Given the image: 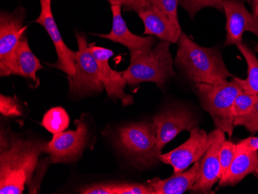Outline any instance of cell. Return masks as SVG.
Returning a JSON list of instances; mask_svg holds the SVG:
<instances>
[{
	"mask_svg": "<svg viewBox=\"0 0 258 194\" xmlns=\"http://www.w3.org/2000/svg\"><path fill=\"white\" fill-rule=\"evenodd\" d=\"M156 128V151L162 150L182 131L190 132L198 121L192 113L183 108H172L155 115L152 118Z\"/></svg>",
	"mask_w": 258,
	"mask_h": 194,
	"instance_id": "11",
	"label": "cell"
},
{
	"mask_svg": "<svg viewBox=\"0 0 258 194\" xmlns=\"http://www.w3.org/2000/svg\"><path fill=\"white\" fill-rule=\"evenodd\" d=\"M111 10L113 17L111 32L108 34H97V36L122 44L130 50V53L145 51L153 47L156 43V38L137 36L129 30L121 15V6L111 5Z\"/></svg>",
	"mask_w": 258,
	"mask_h": 194,
	"instance_id": "15",
	"label": "cell"
},
{
	"mask_svg": "<svg viewBox=\"0 0 258 194\" xmlns=\"http://www.w3.org/2000/svg\"><path fill=\"white\" fill-rule=\"evenodd\" d=\"M237 147L243 150L258 152V137H249L241 140L237 143Z\"/></svg>",
	"mask_w": 258,
	"mask_h": 194,
	"instance_id": "31",
	"label": "cell"
},
{
	"mask_svg": "<svg viewBox=\"0 0 258 194\" xmlns=\"http://www.w3.org/2000/svg\"><path fill=\"white\" fill-rule=\"evenodd\" d=\"M156 141L154 123L137 122L120 128L116 143L135 163L151 166L160 161L161 154L156 151Z\"/></svg>",
	"mask_w": 258,
	"mask_h": 194,
	"instance_id": "5",
	"label": "cell"
},
{
	"mask_svg": "<svg viewBox=\"0 0 258 194\" xmlns=\"http://www.w3.org/2000/svg\"><path fill=\"white\" fill-rule=\"evenodd\" d=\"M88 49L96 59L99 68L100 80L108 96L113 99L120 100L124 107L134 103L133 97L127 95L124 91L127 84L123 77L122 72H117L110 66V58L114 55L112 50L98 47L95 43L88 45Z\"/></svg>",
	"mask_w": 258,
	"mask_h": 194,
	"instance_id": "12",
	"label": "cell"
},
{
	"mask_svg": "<svg viewBox=\"0 0 258 194\" xmlns=\"http://www.w3.org/2000/svg\"><path fill=\"white\" fill-rule=\"evenodd\" d=\"M237 154V144L225 140L222 145L220 153L221 177L225 174Z\"/></svg>",
	"mask_w": 258,
	"mask_h": 194,
	"instance_id": "25",
	"label": "cell"
},
{
	"mask_svg": "<svg viewBox=\"0 0 258 194\" xmlns=\"http://www.w3.org/2000/svg\"><path fill=\"white\" fill-rule=\"evenodd\" d=\"M43 67L36 55L32 52L27 37H23L17 47L10 68V75H18L39 84L37 72Z\"/></svg>",
	"mask_w": 258,
	"mask_h": 194,
	"instance_id": "19",
	"label": "cell"
},
{
	"mask_svg": "<svg viewBox=\"0 0 258 194\" xmlns=\"http://www.w3.org/2000/svg\"><path fill=\"white\" fill-rule=\"evenodd\" d=\"M40 14L35 23L40 24L48 33L58 56L56 63L50 66L62 71L68 76H73L75 75V51L71 50L62 39L52 13L51 0H40Z\"/></svg>",
	"mask_w": 258,
	"mask_h": 194,
	"instance_id": "13",
	"label": "cell"
},
{
	"mask_svg": "<svg viewBox=\"0 0 258 194\" xmlns=\"http://www.w3.org/2000/svg\"><path fill=\"white\" fill-rule=\"evenodd\" d=\"M138 15L145 26L144 34L156 36L163 41L176 43L179 40L182 30L171 21L166 14L151 4L141 10Z\"/></svg>",
	"mask_w": 258,
	"mask_h": 194,
	"instance_id": "16",
	"label": "cell"
},
{
	"mask_svg": "<svg viewBox=\"0 0 258 194\" xmlns=\"http://www.w3.org/2000/svg\"><path fill=\"white\" fill-rule=\"evenodd\" d=\"M149 1L158 10L166 14L171 21L181 30L177 13L179 0H149Z\"/></svg>",
	"mask_w": 258,
	"mask_h": 194,
	"instance_id": "24",
	"label": "cell"
},
{
	"mask_svg": "<svg viewBox=\"0 0 258 194\" xmlns=\"http://www.w3.org/2000/svg\"><path fill=\"white\" fill-rule=\"evenodd\" d=\"M201 162L197 161L194 166L182 173L173 174L167 179L154 178L148 181L147 184L154 190L155 194H182L191 190L200 172Z\"/></svg>",
	"mask_w": 258,
	"mask_h": 194,
	"instance_id": "17",
	"label": "cell"
},
{
	"mask_svg": "<svg viewBox=\"0 0 258 194\" xmlns=\"http://www.w3.org/2000/svg\"><path fill=\"white\" fill-rule=\"evenodd\" d=\"M75 36L78 50L75 51V75L68 76L70 91L78 95L101 93L104 88L100 80L96 59L88 49L86 37L79 32Z\"/></svg>",
	"mask_w": 258,
	"mask_h": 194,
	"instance_id": "6",
	"label": "cell"
},
{
	"mask_svg": "<svg viewBox=\"0 0 258 194\" xmlns=\"http://www.w3.org/2000/svg\"><path fill=\"white\" fill-rule=\"evenodd\" d=\"M114 194H155L149 184L140 183H112Z\"/></svg>",
	"mask_w": 258,
	"mask_h": 194,
	"instance_id": "26",
	"label": "cell"
},
{
	"mask_svg": "<svg viewBox=\"0 0 258 194\" xmlns=\"http://www.w3.org/2000/svg\"><path fill=\"white\" fill-rule=\"evenodd\" d=\"M170 43L161 40L151 50L130 53V65L122 72L127 85L135 87L144 82H152L163 89L175 75L173 60L169 51Z\"/></svg>",
	"mask_w": 258,
	"mask_h": 194,
	"instance_id": "3",
	"label": "cell"
},
{
	"mask_svg": "<svg viewBox=\"0 0 258 194\" xmlns=\"http://www.w3.org/2000/svg\"><path fill=\"white\" fill-rule=\"evenodd\" d=\"M179 5L186 11L191 18L202 9L212 7L224 12V0H179Z\"/></svg>",
	"mask_w": 258,
	"mask_h": 194,
	"instance_id": "22",
	"label": "cell"
},
{
	"mask_svg": "<svg viewBox=\"0 0 258 194\" xmlns=\"http://www.w3.org/2000/svg\"><path fill=\"white\" fill-rule=\"evenodd\" d=\"M224 12L227 19L226 45L241 43L244 32L253 33L258 37V20L241 0H224Z\"/></svg>",
	"mask_w": 258,
	"mask_h": 194,
	"instance_id": "14",
	"label": "cell"
},
{
	"mask_svg": "<svg viewBox=\"0 0 258 194\" xmlns=\"http://www.w3.org/2000/svg\"><path fill=\"white\" fill-rule=\"evenodd\" d=\"M77 128L54 134L47 143V153L52 163H71L82 156L88 140V128L84 120L75 121Z\"/></svg>",
	"mask_w": 258,
	"mask_h": 194,
	"instance_id": "8",
	"label": "cell"
},
{
	"mask_svg": "<svg viewBox=\"0 0 258 194\" xmlns=\"http://www.w3.org/2000/svg\"><path fill=\"white\" fill-rule=\"evenodd\" d=\"M234 125L243 126L251 133L258 132V98L251 111L247 115L234 118Z\"/></svg>",
	"mask_w": 258,
	"mask_h": 194,
	"instance_id": "27",
	"label": "cell"
},
{
	"mask_svg": "<svg viewBox=\"0 0 258 194\" xmlns=\"http://www.w3.org/2000/svg\"><path fill=\"white\" fill-rule=\"evenodd\" d=\"M237 48L244 57L247 64V78L238 80L243 91L253 95H258V59L253 52L243 42L237 45Z\"/></svg>",
	"mask_w": 258,
	"mask_h": 194,
	"instance_id": "20",
	"label": "cell"
},
{
	"mask_svg": "<svg viewBox=\"0 0 258 194\" xmlns=\"http://www.w3.org/2000/svg\"><path fill=\"white\" fill-rule=\"evenodd\" d=\"M252 7H253V15L258 20V0H252Z\"/></svg>",
	"mask_w": 258,
	"mask_h": 194,
	"instance_id": "32",
	"label": "cell"
},
{
	"mask_svg": "<svg viewBox=\"0 0 258 194\" xmlns=\"http://www.w3.org/2000/svg\"><path fill=\"white\" fill-rule=\"evenodd\" d=\"M258 168V152L237 147V154L228 170L220 178L219 186H234Z\"/></svg>",
	"mask_w": 258,
	"mask_h": 194,
	"instance_id": "18",
	"label": "cell"
},
{
	"mask_svg": "<svg viewBox=\"0 0 258 194\" xmlns=\"http://www.w3.org/2000/svg\"><path fill=\"white\" fill-rule=\"evenodd\" d=\"M257 98L258 95L247 93L245 91L240 92L236 97L232 106V115L233 118L247 115L251 111Z\"/></svg>",
	"mask_w": 258,
	"mask_h": 194,
	"instance_id": "23",
	"label": "cell"
},
{
	"mask_svg": "<svg viewBox=\"0 0 258 194\" xmlns=\"http://www.w3.org/2000/svg\"><path fill=\"white\" fill-rule=\"evenodd\" d=\"M186 142L166 154H161L159 160L173 168V174L182 173L200 161L210 146L209 135L204 130L195 127Z\"/></svg>",
	"mask_w": 258,
	"mask_h": 194,
	"instance_id": "9",
	"label": "cell"
},
{
	"mask_svg": "<svg viewBox=\"0 0 258 194\" xmlns=\"http://www.w3.org/2000/svg\"><path fill=\"white\" fill-rule=\"evenodd\" d=\"M0 113L6 117H16L22 115L20 105L17 102V97L6 96L0 95Z\"/></svg>",
	"mask_w": 258,
	"mask_h": 194,
	"instance_id": "28",
	"label": "cell"
},
{
	"mask_svg": "<svg viewBox=\"0 0 258 194\" xmlns=\"http://www.w3.org/2000/svg\"><path fill=\"white\" fill-rule=\"evenodd\" d=\"M175 61L185 77L195 84H215L233 78L218 49L201 47L182 31Z\"/></svg>",
	"mask_w": 258,
	"mask_h": 194,
	"instance_id": "2",
	"label": "cell"
},
{
	"mask_svg": "<svg viewBox=\"0 0 258 194\" xmlns=\"http://www.w3.org/2000/svg\"><path fill=\"white\" fill-rule=\"evenodd\" d=\"M69 124V115L61 107H55L46 111L41 122L42 126L53 135L64 132Z\"/></svg>",
	"mask_w": 258,
	"mask_h": 194,
	"instance_id": "21",
	"label": "cell"
},
{
	"mask_svg": "<svg viewBox=\"0 0 258 194\" xmlns=\"http://www.w3.org/2000/svg\"><path fill=\"white\" fill-rule=\"evenodd\" d=\"M210 146L201 158L198 177L191 192L210 193L214 185L221 178L220 153L222 145L225 141V133L216 128L209 134Z\"/></svg>",
	"mask_w": 258,
	"mask_h": 194,
	"instance_id": "10",
	"label": "cell"
},
{
	"mask_svg": "<svg viewBox=\"0 0 258 194\" xmlns=\"http://www.w3.org/2000/svg\"><path fill=\"white\" fill-rule=\"evenodd\" d=\"M194 88L216 128L223 130L231 137L235 126L232 106L236 97L243 91L237 78L233 77L230 82L224 80L215 84L197 83Z\"/></svg>",
	"mask_w": 258,
	"mask_h": 194,
	"instance_id": "4",
	"label": "cell"
},
{
	"mask_svg": "<svg viewBox=\"0 0 258 194\" xmlns=\"http://www.w3.org/2000/svg\"><path fill=\"white\" fill-rule=\"evenodd\" d=\"M83 194H114L112 183H98L85 186L81 189Z\"/></svg>",
	"mask_w": 258,
	"mask_h": 194,
	"instance_id": "30",
	"label": "cell"
},
{
	"mask_svg": "<svg viewBox=\"0 0 258 194\" xmlns=\"http://www.w3.org/2000/svg\"><path fill=\"white\" fill-rule=\"evenodd\" d=\"M255 173H256V174L258 175V168H257V169H256V171H255Z\"/></svg>",
	"mask_w": 258,
	"mask_h": 194,
	"instance_id": "33",
	"label": "cell"
},
{
	"mask_svg": "<svg viewBox=\"0 0 258 194\" xmlns=\"http://www.w3.org/2000/svg\"><path fill=\"white\" fill-rule=\"evenodd\" d=\"M111 5H118L129 10L139 13L141 10L151 5L149 0H108Z\"/></svg>",
	"mask_w": 258,
	"mask_h": 194,
	"instance_id": "29",
	"label": "cell"
},
{
	"mask_svg": "<svg viewBox=\"0 0 258 194\" xmlns=\"http://www.w3.org/2000/svg\"><path fill=\"white\" fill-rule=\"evenodd\" d=\"M25 10L19 7L13 13L0 14V75L10 76L14 55L27 29L24 26Z\"/></svg>",
	"mask_w": 258,
	"mask_h": 194,
	"instance_id": "7",
	"label": "cell"
},
{
	"mask_svg": "<svg viewBox=\"0 0 258 194\" xmlns=\"http://www.w3.org/2000/svg\"><path fill=\"white\" fill-rule=\"evenodd\" d=\"M43 153H47V143L1 133L0 193H23Z\"/></svg>",
	"mask_w": 258,
	"mask_h": 194,
	"instance_id": "1",
	"label": "cell"
}]
</instances>
